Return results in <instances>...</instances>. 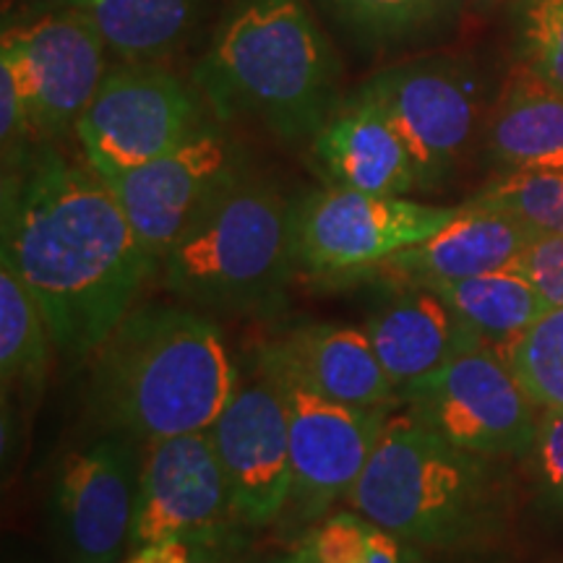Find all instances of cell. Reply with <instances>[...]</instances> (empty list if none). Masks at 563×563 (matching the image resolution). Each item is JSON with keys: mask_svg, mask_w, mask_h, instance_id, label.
I'll return each instance as SVG.
<instances>
[{"mask_svg": "<svg viewBox=\"0 0 563 563\" xmlns=\"http://www.w3.org/2000/svg\"><path fill=\"white\" fill-rule=\"evenodd\" d=\"M0 262L30 287L68 357L100 347L157 269L108 183L53 146L3 165Z\"/></svg>", "mask_w": 563, "mask_h": 563, "instance_id": "obj_1", "label": "cell"}, {"mask_svg": "<svg viewBox=\"0 0 563 563\" xmlns=\"http://www.w3.org/2000/svg\"><path fill=\"white\" fill-rule=\"evenodd\" d=\"M238 386L214 321L183 306L133 308L95 350L87 410L104 433L139 443L209 431Z\"/></svg>", "mask_w": 563, "mask_h": 563, "instance_id": "obj_2", "label": "cell"}, {"mask_svg": "<svg viewBox=\"0 0 563 563\" xmlns=\"http://www.w3.org/2000/svg\"><path fill=\"white\" fill-rule=\"evenodd\" d=\"M342 63L306 0H228L194 87L220 121L313 139L342 102Z\"/></svg>", "mask_w": 563, "mask_h": 563, "instance_id": "obj_3", "label": "cell"}, {"mask_svg": "<svg viewBox=\"0 0 563 563\" xmlns=\"http://www.w3.org/2000/svg\"><path fill=\"white\" fill-rule=\"evenodd\" d=\"M347 506L418 551L441 553L493 543L509 514L493 460L454 446L407 410L389 415Z\"/></svg>", "mask_w": 563, "mask_h": 563, "instance_id": "obj_4", "label": "cell"}, {"mask_svg": "<svg viewBox=\"0 0 563 563\" xmlns=\"http://www.w3.org/2000/svg\"><path fill=\"white\" fill-rule=\"evenodd\" d=\"M165 287L188 308L258 313L279 306L295 264L292 201L245 173L159 258Z\"/></svg>", "mask_w": 563, "mask_h": 563, "instance_id": "obj_5", "label": "cell"}, {"mask_svg": "<svg viewBox=\"0 0 563 563\" xmlns=\"http://www.w3.org/2000/svg\"><path fill=\"white\" fill-rule=\"evenodd\" d=\"M405 139L422 191L454 178L485 125V79L470 55L431 53L394 63L357 87Z\"/></svg>", "mask_w": 563, "mask_h": 563, "instance_id": "obj_6", "label": "cell"}, {"mask_svg": "<svg viewBox=\"0 0 563 563\" xmlns=\"http://www.w3.org/2000/svg\"><path fill=\"white\" fill-rule=\"evenodd\" d=\"M203 125L199 89L157 63H121L104 74L74 131L87 165L110 178L178 150Z\"/></svg>", "mask_w": 563, "mask_h": 563, "instance_id": "obj_7", "label": "cell"}, {"mask_svg": "<svg viewBox=\"0 0 563 563\" xmlns=\"http://www.w3.org/2000/svg\"><path fill=\"white\" fill-rule=\"evenodd\" d=\"M456 207L410 196L316 188L292 201V245L300 272L316 277L373 272L399 251L435 235Z\"/></svg>", "mask_w": 563, "mask_h": 563, "instance_id": "obj_8", "label": "cell"}, {"mask_svg": "<svg viewBox=\"0 0 563 563\" xmlns=\"http://www.w3.org/2000/svg\"><path fill=\"white\" fill-rule=\"evenodd\" d=\"M407 412L464 452L504 460L530 454L540 407L501 352L477 347L399 389Z\"/></svg>", "mask_w": 563, "mask_h": 563, "instance_id": "obj_9", "label": "cell"}, {"mask_svg": "<svg viewBox=\"0 0 563 563\" xmlns=\"http://www.w3.org/2000/svg\"><path fill=\"white\" fill-rule=\"evenodd\" d=\"M104 45L81 9L40 13L3 24L0 66L24 95L34 136L51 141L76 129L104 79Z\"/></svg>", "mask_w": 563, "mask_h": 563, "instance_id": "obj_10", "label": "cell"}, {"mask_svg": "<svg viewBox=\"0 0 563 563\" xmlns=\"http://www.w3.org/2000/svg\"><path fill=\"white\" fill-rule=\"evenodd\" d=\"M245 173L241 146L217 125H203L178 150L102 180L159 264L196 217Z\"/></svg>", "mask_w": 563, "mask_h": 563, "instance_id": "obj_11", "label": "cell"}, {"mask_svg": "<svg viewBox=\"0 0 563 563\" xmlns=\"http://www.w3.org/2000/svg\"><path fill=\"white\" fill-rule=\"evenodd\" d=\"M274 382L285 394L290 420L292 488L287 509L308 527L327 517L336 501H347L391 410L332 402L285 376H274Z\"/></svg>", "mask_w": 563, "mask_h": 563, "instance_id": "obj_12", "label": "cell"}, {"mask_svg": "<svg viewBox=\"0 0 563 563\" xmlns=\"http://www.w3.org/2000/svg\"><path fill=\"white\" fill-rule=\"evenodd\" d=\"M209 435L228 475L238 522L251 530L272 525L290 501V420L285 394L258 361L249 376H238Z\"/></svg>", "mask_w": 563, "mask_h": 563, "instance_id": "obj_13", "label": "cell"}, {"mask_svg": "<svg viewBox=\"0 0 563 563\" xmlns=\"http://www.w3.org/2000/svg\"><path fill=\"white\" fill-rule=\"evenodd\" d=\"M136 443L108 433L60 460L53 522L68 563H118L129 551L141 477Z\"/></svg>", "mask_w": 563, "mask_h": 563, "instance_id": "obj_14", "label": "cell"}, {"mask_svg": "<svg viewBox=\"0 0 563 563\" xmlns=\"http://www.w3.org/2000/svg\"><path fill=\"white\" fill-rule=\"evenodd\" d=\"M232 525L241 522L209 431L146 443L129 551L170 538H199Z\"/></svg>", "mask_w": 563, "mask_h": 563, "instance_id": "obj_15", "label": "cell"}, {"mask_svg": "<svg viewBox=\"0 0 563 563\" xmlns=\"http://www.w3.org/2000/svg\"><path fill=\"white\" fill-rule=\"evenodd\" d=\"M258 363L274 376L292 378L332 402L373 410L402 405L365 327L298 323L266 342L258 350Z\"/></svg>", "mask_w": 563, "mask_h": 563, "instance_id": "obj_16", "label": "cell"}, {"mask_svg": "<svg viewBox=\"0 0 563 563\" xmlns=\"http://www.w3.org/2000/svg\"><path fill=\"white\" fill-rule=\"evenodd\" d=\"M365 332L397 389L441 371L464 352L485 347L452 302L422 282H407L378 302L365 319Z\"/></svg>", "mask_w": 563, "mask_h": 563, "instance_id": "obj_17", "label": "cell"}, {"mask_svg": "<svg viewBox=\"0 0 563 563\" xmlns=\"http://www.w3.org/2000/svg\"><path fill=\"white\" fill-rule=\"evenodd\" d=\"M311 152L329 186L384 196L422 191L405 139L361 91L342 97L311 139Z\"/></svg>", "mask_w": 563, "mask_h": 563, "instance_id": "obj_18", "label": "cell"}, {"mask_svg": "<svg viewBox=\"0 0 563 563\" xmlns=\"http://www.w3.org/2000/svg\"><path fill=\"white\" fill-rule=\"evenodd\" d=\"M538 230L506 214L464 201L435 235L399 251L373 272L405 282H454L514 269Z\"/></svg>", "mask_w": 563, "mask_h": 563, "instance_id": "obj_19", "label": "cell"}, {"mask_svg": "<svg viewBox=\"0 0 563 563\" xmlns=\"http://www.w3.org/2000/svg\"><path fill=\"white\" fill-rule=\"evenodd\" d=\"M483 133L485 152L504 173L563 175V91L527 63L498 91Z\"/></svg>", "mask_w": 563, "mask_h": 563, "instance_id": "obj_20", "label": "cell"}, {"mask_svg": "<svg viewBox=\"0 0 563 563\" xmlns=\"http://www.w3.org/2000/svg\"><path fill=\"white\" fill-rule=\"evenodd\" d=\"M363 55H397L431 45L456 26L464 0H319Z\"/></svg>", "mask_w": 563, "mask_h": 563, "instance_id": "obj_21", "label": "cell"}, {"mask_svg": "<svg viewBox=\"0 0 563 563\" xmlns=\"http://www.w3.org/2000/svg\"><path fill=\"white\" fill-rule=\"evenodd\" d=\"M443 295L462 319L481 334L485 347L501 352L511 347L534 321L551 311L538 287L517 269L454 282H422Z\"/></svg>", "mask_w": 563, "mask_h": 563, "instance_id": "obj_22", "label": "cell"}, {"mask_svg": "<svg viewBox=\"0 0 563 563\" xmlns=\"http://www.w3.org/2000/svg\"><path fill=\"white\" fill-rule=\"evenodd\" d=\"M108 51L123 63H157L191 30L199 0H84Z\"/></svg>", "mask_w": 563, "mask_h": 563, "instance_id": "obj_23", "label": "cell"}, {"mask_svg": "<svg viewBox=\"0 0 563 563\" xmlns=\"http://www.w3.org/2000/svg\"><path fill=\"white\" fill-rule=\"evenodd\" d=\"M51 332L37 300L11 264L0 262V378L3 394H34L45 382Z\"/></svg>", "mask_w": 563, "mask_h": 563, "instance_id": "obj_24", "label": "cell"}, {"mask_svg": "<svg viewBox=\"0 0 563 563\" xmlns=\"http://www.w3.org/2000/svg\"><path fill=\"white\" fill-rule=\"evenodd\" d=\"M418 548L355 509L329 511L292 548L298 563H410Z\"/></svg>", "mask_w": 563, "mask_h": 563, "instance_id": "obj_25", "label": "cell"}, {"mask_svg": "<svg viewBox=\"0 0 563 563\" xmlns=\"http://www.w3.org/2000/svg\"><path fill=\"white\" fill-rule=\"evenodd\" d=\"M504 357L540 410L563 407V306L540 316Z\"/></svg>", "mask_w": 563, "mask_h": 563, "instance_id": "obj_26", "label": "cell"}, {"mask_svg": "<svg viewBox=\"0 0 563 563\" xmlns=\"http://www.w3.org/2000/svg\"><path fill=\"white\" fill-rule=\"evenodd\" d=\"M470 203L506 211L538 232L563 235V175L504 173Z\"/></svg>", "mask_w": 563, "mask_h": 563, "instance_id": "obj_27", "label": "cell"}, {"mask_svg": "<svg viewBox=\"0 0 563 563\" xmlns=\"http://www.w3.org/2000/svg\"><path fill=\"white\" fill-rule=\"evenodd\" d=\"M527 66L563 91V0H530L522 19Z\"/></svg>", "mask_w": 563, "mask_h": 563, "instance_id": "obj_28", "label": "cell"}, {"mask_svg": "<svg viewBox=\"0 0 563 563\" xmlns=\"http://www.w3.org/2000/svg\"><path fill=\"white\" fill-rule=\"evenodd\" d=\"M527 456L545 501L563 509V407L540 412L538 433Z\"/></svg>", "mask_w": 563, "mask_h": 563, "instance_id": "obj_29", "label": "cell"}, {"mask_svg": "<svg viewBox=\"0 0 563 563\" xmlns=\"http://www.w3.org/2000/svg\"><path fill=\"white\" fill-rule=\"evenodd\" d=\"M514 269L538 287L548 306H563V235L538 232Z\"/></svg>", "mask_w": 563, "mask_h": 563, "instance_id": "obj_30", "label": "cell"}, {"mask_svg": "<svg viewBox=\"0 0 563 563\" xmlns=\"http://www.w3.org/2000/svg\"><path fill=\"white\" fill-rule=\"evenodd\" d=\"M123 563H194V538H170L129 551Z\"/></svg>", "mask_w": 563, "mask_h": 563, "instance_id": "obj_31", "label": "cell"}, {"mask_svg": "<svg viewBox=\"0 0 563 563\" xmlns=\"http://www.w3.org/2000/svg\"><path fill=\"white\" fill-rule=\"evenodd\" d=\"M84 0H5V24L19 19H30V16H40V13H51V11H63V9H79Z\"/></svg>", "mask_w": 563, "mask_h": 563, "instance_id": "obj_32", "label": "cell"}, {"mask_svg": "<svg viewBox=\"0 0 563 563\" xmlns=\"http://www.w3.org/2000/svg\"><path fill=\"white\" fill-rule=\"evenodd\" d=\"M266 563H298V561H295L292 555L287 553V555H279V559H272V561H266Z\"/></svg>", "mask_w": 563, "mask_h": 563, "instance_id": "obj_33", "label": "cell"}, {"mask_svg": "<svg viewBox=\"0 0 563 563\" xmlns=\"http://www.w3.org/2000/svg\"><path fill=\"white\" fill-rule=\"evenodd\" d=\"M410 563H433V561H428L426 555H422V551H415V555L410 559Z\"/></svg>", "mask_w": 563, "mask_h": 563, "instance_id": "obj_34", "label": "cell"}, {"mask_svg": "<svg viewBox=\"0 0 563 563\" xmlns=\"http://www.w3.org/2000/svg\"><path fill=\"white\" fill-rule=\"evenodd\" d=\"M475 5H483V9H488V5H493V3H498V0H473Z\"/></svg>", "mask_w": 563, "mask_h": 563, "instance_id": "obj_35", "label": "cell"}]
</instances>
